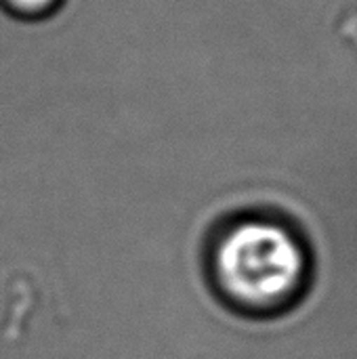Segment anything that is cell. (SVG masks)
I'll return each mask as SVG.
<instances>
[{"mask_svg":"<svg viewBox=\"0 0 357 359\" xmlns=\"http://www.w3.org/2000/svg\"><path fill=\"white\" fill-rule=\"evenodd\" d=\"M210 273L231 307L274 316L290 309L305 292L309 259L288 227L269 219H244L217 238Z\"/></svg>","mask_w":357,"mask_h":359,"instance_id":"1","label":"cell"},{"mask_svg":"<svg viewBox=\"0 0 357 359\" xmlns=\"http://www.w3.org/2000/svg\"><path fill=\"white\" fill-rule=\"evenodd\" d=\"M4 2L21 13H40L55 4V0H4Z\"/></svg>","mask_w":357,"mask_h":359,"instance_id":"2","label":"cell"}]
</instances>
